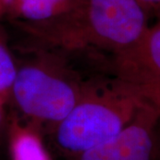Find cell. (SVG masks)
I'll return each instance as SVG.
<instances>
[{"label":"cell","instance_id":"6da1fadb","mask_svg":"<svg viewBox=\"0 0 160 160\" xmlns=\"http://www.w3.org/2000/svg\"><path fill=\"white\" fill-rule=\"evenodd\" d=\"M144 105L114 78L93 80L72 110L48 132L55 149L70 159L114 138Z\"/></svg>","mask_w":160,"mask_h":160},{"label":"cell","instance_id":"7a4b0ae2","mask_svg":"<svg viewBox=\"0 0 160 160\" xmlns=\"http://www.w3.org/2000/svg\"><path fill=\"white\" fill-rule=\"evenodd\" d=\"M90 84L60 58L41 52L18 63L10 104L27 122L49 130L72 110Z\"/></svg>","mask_w":160,"mask_h":160},{"label":"cell","instance_id":"3957f363","mask_svg":"<svg viewBox=\"0 0 160 160\" xmlns=\"http://www.w3.org/2000/svg\"><path fill=\"white\" fill-rule=\"evenodd\" d=\"M149 28L139 0H83L76 20L77 50L92 48L112 56L129 50Z\"/></svg>","mask_w":160,"mask_h":160},{"label":"cell","instance_id":"277c9868","mask_svg":"<svg viewBox=\"0 0 160 160\" xmlns=\"http://www.w3.org/2000/svg\"><path fill=\"white\" fill-rule=\"evenodd\" d=\"M113 78L160 111V21L129 50L112 56Z\"/></svg>","mask_w":160,"mask_h":160},{"label":"cell","instance_id":"5b68a950","mask_svg":"<svg viewBox=\"0 0 160 160\" xmlns=\"http://www.w3.org/2000/svg\"><path fill=\"white\" fill-rule=\"evenodd\" d=\"M68 160H160V111L144 105L114 138Z\"/></svg>","mask_w":160,"mask_h":160},{"label":"cell","instance_id":"8992f818","mask_svg":"<svg viewBox=\"0 0 160 160\" xmlns=\"http://www.w3.org/2000/svg\"><path fill=\"white\" fill-rule=\"evenodd\" d=\"M23 21L27 30L54 24L78 8L82 0H2Z\"/></svg>","mask_w":160,"mask_h":160},{"label":"cell","instance_id":"52a82bcc","mask_svg":"<svg viewBox=\"0 0 160 160\" xmlns=\"http://www.w3.org/2000/svg\"><path fill=\"white\" fill-rule=\"evenodd\" d=\"M6 146L10 160H52L39 127L29 122L23 124L14 115L8 119Z\"/></svg>","mask_w":160,"mask_h":160},{"label":"cell","instance_id":"ba28073f","mask_svg":"<svg viewBox=\"0 0 160 160\" xmlns=\"http://www.w3.org/2000/svg\"><path fill=\"white\" fill-rule=\"evenodd\" d=\"M18 62L0 30V100L5 105L11 103L12 88L16 78Z\"/></svg>","mask_w":160,"mask_h":160},{"label":"cell","instance_id":"9c48e42d","mask_svg":"<svg viewBox=\"0 0 160 160\" xmlns=\"http://www.w3.org/2000/svg\"><path fill=\"white\" fill-rule=\"evenodd\" d=\"M8 119L9 117L6 112V105L0 100V150L6 146Z\"/></svg>","mask_w":160,"mask_h":160},{"label":"cell","instance_id":"30bf717a","mask_svg":"<svg viewBox=\"0 0 160 160\" xmlns=\"http://www.w3.org/2000/svg\"><path fill=\"white\" fill-rule=\"evenodd\" d=\"M147 12L152 11L158 16L160 13V0H139Z\"/></svg>","mask_w":160,"mask_h":160},{"label":"cell","instance_id":"8fae6325","mask_svg":"<svg viewBox=\"0 0 160 160\" xmlns=\"http://www.w3.org/2000/svg\"><path fill=\"white\" fill-rule=\"evenodd\" d=\"M2 4H3V3H2V0H0V7L2 6Z\"/></svg>","mask_w":160,"mask_h":160},{"label":"cell","instance_id":"7c38bea8","mask_svg":"<svg viewBox=\"0 0 160 160\" xmlns=\"http://www.w3.org/2000/svg\"><path fill=\"white\" fill-rule=\"evenodd\" d=\"M158 21H160V14L158 15Z\"/></svg>","mask_w":160,"mask_h":160}]
</instances>
